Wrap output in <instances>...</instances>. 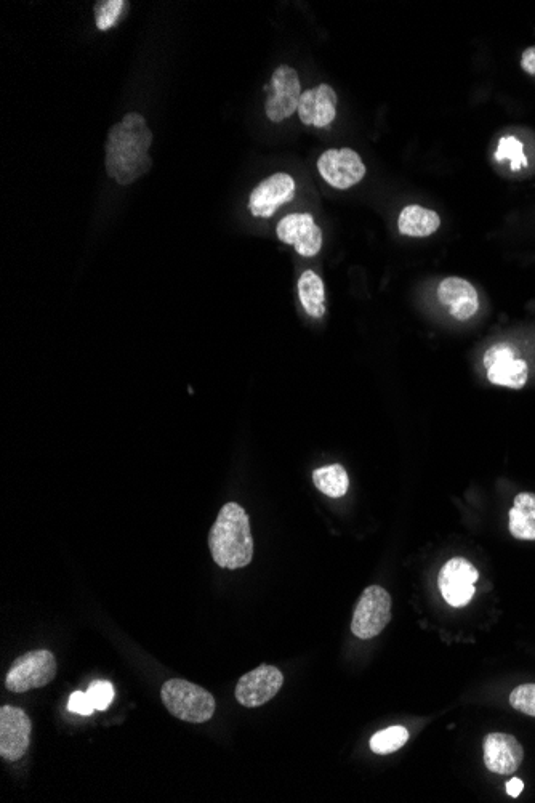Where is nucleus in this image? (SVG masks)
<instances>
[{
  "mask_svg": "<svg viewBox=\"0 0 535 803\" xmlns=\"http://www.w3.org/2000/svg\"><path fill=\"white\" fill-rule=\"evenodd\" d=\"M153 134L146 119L138 113L125 114L106 138V172L119 185L127 186L148 174L153 167L149 148Z\"/></svg>",
  "mask_w": 535,
  "mask_h": 803,
  "instance_id": "obj_1",
  "label": "nucleus"
},
{
  "mask_svg": "<svg viewBox=\"0 0 535 803\" xmlns=\"http://www.w3.org/2000/svg\"><path fill=\"white\" fill-rule=\"evenodd\" d=\"M209 547L212 558L225 569H239L249 565L254 557V537L250 521L241 505L228 502L218 513L210 529Z\"/></svg>",
  "mask_w": 535,
  "mask_h": 803,
  "instance_id": "obj_2",
  "label": "nucleus"
},
{
  "mask_svg": "<svg viewBox=\"0 0 535 803\" xmlns=\"http://www.w3.org/2000/svg\"><path fill=\"white\" fill-rule=\"evenodd\" d=\"M162 703L167 711L188 723L209 722L215 714V698L202 686L173 678L165 682L161 691Z\"/></svg>",
  "mask_w": 535,
  "mask_h": 803,
  "instance_id": "obj_3",
  "label": "nucleus"
},
{
  "mask_svg": "<svg viewBox=\"0 0 535 803\" xmlns=\"http://www.w3.org/2000/svg\"><path fill=\"white\" fill-rule=\"evenodd\" d=\"M55 675L57 659L50 651H29L13 662L5 678V686L12 693H26L49 685Z\"/></svg>",
  "mask_w": 535,
  "mask_h": 803,
  "instance_id": "obj_4",
  "label": "nucleus"
},
{
  "mask_svg": "<svg viewBox=\"0 0 535 803\" xmlns=\"http://www.w3.org/2000/svg\"><path fill=\"white\" fill-rule=\"evenodd\" d=\"M391 621V597L380 586L367 587L354 608L351 632L361 640L377 637Z\"/></svg>",
  "mask_w": 535,
  "mask_h": 803,
  "instance_id": "obj_5",
  "label": "nucleus"
},
{
  "mask_svg": "<svg viewBox=\"0 0 535 803\" xmlns=\"http://www.w3.org/2000/svg\"><path fill=\"white\" fill-rule=\"evenodd\" d=\"M318 172L324 182L337 190H348L366 177L363 159L351 148L327 150L318 159Z\"/></svg>",
  "mask_w": 535,
  "mask_h": 803,
  "instance_id": "obj_6",
  "label": "nucleus"
},
{
  "mask_svg": "<svg viewBox=\"0 0 535 803\" xmlns=\"http://www.w3.org/2000/svg\"><path fill=\"white\" fill-rule=\"evenodd\" d=\"M270 89L265 103L266 116L273 122L286 121L297 111L303 93L297 71L287 65L278 66L271 76Z\"/></svg>",
  "mask_w": 535,
  "mask_h": 803,
  "instance_id": "obj_7",
  "label": "nucleus"
},
{
  "mask_svg": "<svg viewBox=\"0 0 535 803\" xmlns=\"http://www.w3.org/2000/svg\"><path fill=\"white\" fill-rule=\"evenodd\" d=\"M478 578V569L470 561L455 557L447 561L439 573V590L446 603L454 608H462L475 595V582Z\"/></svg>",
  "mask_w": 535,
  "mask_h": 803,
  "instance_id": "obj_8",
  "label": "nucleus"
},
{
  "mask_svg": "<svg viewBox=\"0 0 535 803\" xmlns=\"http://www.w3.org/2000/svg\"><path fill=\"white\" fill-rule=\"evenodd\" d=\"M31 720L23 709L4 706L0 709V755L9 762L25 757L31 743Z\"/></svg>",
  "mask_w": 535,
  "mask_h": 803,
  "instance_id": "obj_9",
  "label": "nucleus"
},
{
  "mask_svg": "<svg viewBox=\"0 0 535 803\" xmlns=\"http://www.w3.org/2000/svg\"><path fill=\"white\" fill-rule=\"evenodd\" d=\"M284 683V675L278 667H257L249 674L242 675L236 685V701L244 707H260L278 695Z\"/></svg>",
  "mask_w": 535,
  "mask_h": 803,
  "instance_id": "obj_10",
  "label": "nucleus"
},
{
  "mask_svg": "<svg viewBox=\"0 0 535 803\" xmlns=\"http://www.w3.org/2000/svg\"><path fill=\"white\" fill-rule=\"evenodd\" d=\"M279 241L294 246L297 254L310 259L318 255L322 247V231L311 214H289L282 218L276 228Z\"/></svg>",
  "mask_w": 535,
  "mask_h": 803,
  "instance_id": "obj_11",
  "label": "nucleus"
},
{
  "mask_svg": "<svg viewBox=\"0 0 535 803\" xmlns=\"http://www.w3.org/2000/svg\"><path fill=\"white\" fill-rule=\"evenodd\" d=\"M295 196V180L286 172H278L263 180L250 193V214L258 218H270L279 207L292 201Z\"/></svg>",
  "mask_w": 535,
  "mask_h": 803,
  "instance_id": "obj_12",
  "label": "nucleus"
},
{
  "mask_svg": "<svg viewBox=\"0 0 535 803\" xmlns=\"http://www.w3.org/2000/svg\"><path fill=\"white\" fill-rule=\"evenodd\" d=\"M523 759V746L515 736L491 733L484 739V765L495 775H513Z\"/></svg>",
  "mask_w": 535,
  "mask_h": 803,
  "instance_id": "obj_13",
  "label": "nucleus"
},
{
  "mask_svg": "<svg viewBox=\"0 0 535 803\" xmlns=\"http://www.w3.org/2000/svg\"><path fill=\"white\" fill-rule=\"evenodd\" d=\"M337 93L329 84H319L314 89L305 90L298 103V116L305 126H330L337 116Z\"/></svg>",
  "mask_w": 535,
  "mask_h": 803,
  "instance_id": "obj_14",
  "label": "nucleus"
},
{
  "mask_svg": "<svg viewBox=\"0 0 535 803\" xmlns=\"http://www.w3.org/2000/svg\"><path fill=\"white\" fill-rule=\"evenodd\" d=\"M438 299L444 307L449 308L451 315L459 321H468L479 310L478 292L467 279H444L438 287Z\"/></svg>",
  "mask_w": 535,
  "mask_h": 803,
  "instance_id": "obj_15",
  "label": "nucleus"
},
{
  "mask_svg": "<svg viewBox=\"0 0 535 803\" xmlns=\"http://www.w3.org/2000/svg\"><path fill=\"white\" fill-rule=\"evenodd\" d=\"M441 218L435 210L427 207L407 206L401 210L398 218V230L401 235L409 238H427L439 230Z\"/></svg>",
  "mask_w": 535,
  "mask_h": 803,
  "instance_id": "obj_16",
  "label": "nucleus"
},
{
  "mask_svg": "<svg viewBox=\"0 0 535 803\" xmlns=\"http://www.w3.org/2000/svg\"><path fill=\"white\" fill-rule=\"evenodd\" d=\"M511 536L519 541H535V494L521 493L515 497L508 513Z\"/></svg>",
  "mask_w": 535,
  "mask_h": 803,
  "instance_id": "obj_17",
  "label": "nucleus"
},
{
  "mask_svg": "<svg viewBox=\"0 0 535 803\" xmlns=\"http://www.w3.org/2000/svg\"><path fill=\"white\" fill-rule=\"evenodd\" d=\"M298 297L308 315L321 318L326 313V291L321 276L313 270L303 271L298 279Z\"/></svg>",
  "mask_w": 535,
  "mask_h": 803,
  "instance_id": "obj_18",
  "label": "nucleus"
},
{
  "mask_svg": "<svg viewBox=\"0 0 535 803\" xmlns=\"http://www.w3.org/2000/svg\"><path fill=\"white\" fill-rule=\"evenodd\" d=\"M529 368L524 360H505L487 369V379L499 387L521 390L526 385Z\"/></svg>",
  "mask_w": 535,
  "mask_h": 803,
  "instance_id": "obj_19",
  "label": "nucleus"
},
{
  "mask_svg": "<svg viewBox=\"0 0 535 803\" xmlns=\"http://www.w3.org/2000/svg\"><path fill=\"white\" fill-rule=\"evenodd\" d=\"M314 486L326 496L343 497L350 488V480H348V473L343 469L342 465H327L321 469L314 470L313 472Z\"/></svg>",
  "mask_w": 535,
  "mask_h": 803,
  "instance_id": "obj_20",
  "label": "nucleus"
},
{
  "mask_svg": "<svg viewBox=\"0 0 535 803\" xmlns=\"http://www.w3.org/2000/svg\"><path fill=\"white\" fill-rule=\"evenodd\" d=\"M407 741H409V731L395 725V727L379 731L372 736L371 751L379 755L393 754V752L399 751Z\"/></svg>",
  "mask_w": 535,
  "mask_h": 803,
  "instance_id": "obj_21",
  "label": "nucleus"
},
{
  "mask_svg": "<svg viewBox=\"0 0 535 803\" xmlns=\"http://www.w3.org/2000/svg\"><path fill=\"white\" fill-rule=\"evenodd\" d=\"M129 7L124 0H100L95 4V25L100 31H109L121 20L122 13Z\"/></svg>",
  "mask_w": 535,
  "mask_h": 803,
  "instance_id": "obj_22",
  "label": "nucleus"
},
{
  "mask_svg": "<svg viewBox=\"0 0 535 803\" xmlns=\"http://www.w3.org/2000/svg\"><path fill=\"white\" fill-rule=\"evenodd\" d=\"M497 161L510 159L511 169L519 170L527 166L526 156H524L523 145L515 137H503L499 142V150L495 153Z\"/></svg>",
  "mask_w": 535,
  "mask_h": 803,
  "instance_id": "obj_23",
  "label": "nucleus"
},
{
  "mask_svg": "<svg viewBox=\"0 0 535 803\" xmlns=\"http://www.w3.org/2000/svg\"><path fill=\"white\" fill-rule=\"evenodd\" d=\"M510 704L516 711L535 717V683L519 685L511 691Z\"/></svg>",
  "mask_w": 535,
  "mask_h": 803,
  "instance_id": "obj_24",
  "label": "nucleus"
},
{
  "mask_svg": "<svg viewBox=\"0 0 535 803\" xmlns=\"http://www.w3.org/2000/svg\"><path fill=\"white\" fill-rule=\"evenodd\" d=\"M87 695H89L95 711H106L109 704L113 703L114 688L109 682H95L87 690Z\"/></svg>",
  "mask_w": 535,
  "mask_h": 803,
  "instance_id": "obj_25",
  "label": "nucleus"
},
{
  "mask_svg": "<svg viewBox=\"0 0 535 803\" xmlns=\"http://www.w3.org/2000/svg\"><path fill=\"white\" fill-rule=\"evenodd\" d=\"M516 358V348L510 343H497L494 347L489 348L486 353H484L483 364L484 368L487 369L491 368L492 364L500 363V361L505 360H515Z\"/></svg>",
  "mask_w": 535,
  "mask_h": 803,
  "instance_id": "obj_26",
  "label": "nucleus"
},
{
  "mask_svg": "<svg viewBox=\"0 0 535 803\" xmlns=\"http://www.w3.org/2000/svg\"><path fill=\"white\" fill-rule=\"evenodd\" d=\"M68 709L74 714L84 715H92L93 711H95V707H93L92 701H90L89 695L87 693H82V691H76L71 695L69 698Z\"/></svg>",
  "mask_w": 535,
  "mask_h": 803,
  "instance_id": "obj_27",
  "label": "nucleus"
},
{
  "mask_svg": "<svg viewBox=\"0 0 535 803\" xmlns=\"http://www.w3.org/2000/svg\"><path fill=\"white\" fill-rule=\"evenodd\" d=\"M521 68H523L527 74L535 76V45L534 47H529V49L524 50L523 57H521Z\"/></svg>",
  "mask_w": 535,
  "mask_h": 803,
  "instance_id": "obj_28",
  "label": "nucleus"
},
{
  "mask_svg": "<svg viewBox=\"0 0 535 803\" xmlns=\"http://www.w3.org/2000/svg\"><path fill=\"white\" fill-rule=\"evenodd\" d=\"M524 783L519 778L510 779L507 783V792L510 797H519V794L523 792Z\"/></svg>",
  "mask_w": 535,
  "mask_h": 803,
  "instance_id": "obj_29",
  "label": "nucleus"
}]
</instances>
